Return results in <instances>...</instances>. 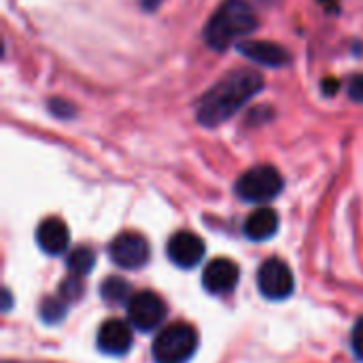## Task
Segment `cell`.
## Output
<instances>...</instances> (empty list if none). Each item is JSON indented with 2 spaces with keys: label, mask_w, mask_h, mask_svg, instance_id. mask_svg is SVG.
I'll return each mask as SVG.
<instances>
[{
  "label": "cell",
  "mask_w": 363,
  "mask_h": 363,
  "mask_svg": "<svg viewBox=\"0 0 363 363\" xmlns=\"http://www.w3.org/2000/svg\"><path fill=\"white\" fill-rule=\"evenodd\" d=\"M351 345H353V351L355 355L363 362V317L355 323L353 328V336H351Z\"/></svg>",
  "instance_id": "d6986e66"
},
{
  "label": "cell",
  "mask_w": 363,
  "mask_h": 363,
  "mask_svg": "<svg viewBox=\"0 0 363 363\" xmlns=\"http://www.w3.org/2000/svg\"><path fill=\"white\" fill-rule=\"evenodd\" d=\"M257 287L268 300H285L294 294V272L277 257L266 259L257 272Z\"/></svg>",
  "instance_id": "8992f818"
},
{
  "label": "cell",
  "mask_w": 363,
  "mask_h": 363,
  "mask_svg": "<svg viewBox=\"0 0 363 363\" xmlns=\"http://www.w3.org/2000/svg\"><path fill=\"white\" fill-rule=\"evenodd\" d=\"M259 28V19L247 0H225L204 28V40L215 51H225L238 38Z\"/></svg>",
  "instance_id": "7a4b0ae2"
},
{
  "label": "cell",
  "mask_w": 363,
  "mask_h": 363,
  "mask_svg": "<svg viewBox=\"0 0 363 363\" xmlns=\"http://www.w3.org/2000/svg\"><path fill=\"white\" fill-rule=\"evenodd\" d=\"M132 347V330L119 319H108L98 330V349L106 355H123Z\"/></svg>",
  "instance_id": "8fae6325"
},
{
  "label": "cell",
  "mask_w": 363,
  "mask_h": 363,
  "mask_svg": "<svg viewBox=\"0 0 363 363\" xmlns=\"http://www.w3.org/2000/svg\"><path fill=\"white\" fill-rule=\"evenodd\" d=\"M66 315V300L64 298H45L40 302V317L45 323H57Z\"/></svg>",
  "instance_id": "2e32d148"
},
{
  "label": "cell",
  "mask_w": 363,
  "mask_h": 363,
  "mask_svg": "<svg viewBox=\"0 0 363 363\" xmlns=\"http://www.w3.org/2000/svg\"><path fill=\"white\" fill-rule=\"evenodd\" d=\"M49 111L60 117V119H70L74 115V106L68 102V100H62V98H53L49 100Z\"/></svg>",
  "instance_id": "ac0fdd59"
},
{
  "label": "cell",
  "mask_w": 363,
  "mask_h": 363,
  "mask_svg": "<svg viewBox=\"0 0 363 363\" xmlns=\"http://www.w3.org/2000/svg\"><path fill=\"white\" fill-rule=\"evenodd\" d=\"M349 96L355 102H363V74H357L349 83Z\"/></svg>",
  "instance_id": "ffe728a7"
},
{
  "label": "cell",
  "mask_w": 363,
  "mask_h": 363,
  "mask_svg": "<svg viewBox=\"0 0 363 363\" xmlns=\"http://www.w3.org/2000/svg\"><path fill=\"white\" fill-rule=\"evenodd\" d=\"M321 89H323V94H325V96H334V94L340 89V83H338L336 79H325V81H323V85H321Z\"/></svg>",
  "instance_id": "44dd1931"
},
{
  "label": "cell",
  "mask_w": 363,
  "mask_h": 363,
  "mask_svg": "<svg viewBox=\"0 0 363 363\" xmlns=\"http://www.w3.org/2000/svg\"><path fill=\"white\" fill-rule=\"evenodd\" d=\"M9 363H11V362H9Z\"/></svg>",
  "instance_id": "d4e9b609"
},
{
  "label": "cell",
  "mask_w": 363,
  "mask_h": 363,
  "mask_svg": "<svg viewBox=\"0 0 363 363\" xmlns=\"http://www.w3.org/2000/svg\"><path fill=\"white\" fill-rule=\"evenodd\" d=\"M264 87V77L253 68H238L219 79L200 100L196 117L202 125L215 128L234 117Z\"/></svg>",
  "instance_id": "6da1fadb"
},
{
  "label": "cell",
  "mask_w": 363,
  "mask_h": 363,
  "mask_svg": "<svg viewBox=\"0 0 363 363\" xmlns=\"http://www.w3.org/2000/svg\"><path fill=\"white\" fill-rule=\"evenodd\" d=\"M138 2H140V6L145 11H155V9H160L164 4V0H138Z\"/></svg>",
  "instance_id": "7402d4cb"
},
{
  "label": "cell",
  "mask_w": 363,
  "mask_h": 363,
  "mask_svg": "<svg viewBox=\"0 0 363 363\" xmlns=\"http://www.w3.org/2000/svg\"><path fill=\"white\" fill-rule=\"evenodd\" d=\"M204 240L187 230H181L177 234L170 236L168 240V257L170 262H174L179 268H194L202 262L204 257Z\"/></svg>",
  "instance_id": "ba28073f"
},
{
  "label": "cell",
  "mask_w": 363,
  "mask_h": 363,
  "mask_svg": "<svg viewBox=\"0 0 363 363\" xmlns=\"http://www.w3.org/2000/svg\"><path fill=\"white\" fill-rule=\"evenodd\" d=\"M96 264V253L89 247H79L74 251H70L68 259H66V268L70 270L72 277H85L87 272H91Z\"/></svg>",
  "instance_id": "5bb4252c"
},
{
  "label": "cell",
  "mask_w": 363,
  "mask_h": 363,
  "mask_svg": "<svg viewBox=\"0 0 363 363\" xmlns=\"http://www.w3.org/2000/svg\"><path fill=\"white\" fill-rule=\"evenodd\" d=\"M83 294V285H81V279L79 277H68L64 283H62V298L68 302V300H77L79 296Z\"/></svg>",
  "instance_id": "e0dca14e"
},
{
  "label": "cell",
  "mask_w": 363,
  "mask_h": 363,
  "mask_svg": "<svg viewBox=\"0 0 363 363\" xmlns=\"http://www.w3.org/2000/svg\"><path fill=\"white\" fill-rule=\"evenodd\" d=\"M100 296H102L106 302H111V304H121V302H125V300L130 302V298H132L134 294H132L128 281H123V279H119V277H108V279L102 283V287H100Z\"/></svg>",
  "instance_id": "9a60e30c"
},
{
  "label": "cell",
  "mask_w": 363,
  "mask_h": 363,
  "mask_svg": "<svg viewBox=\"0 0 363 363\" xmlns=\"http://www.w3.org/2000/svg\"><path fill=\"white\" fill-rule=\"evenodd\" d=\"M266 2H268V0H266Z\"/></svg>",
  "instance_id": "cb8c5ba5"
},
{
  "label": "cell",
  "mask_w": 363,
  "mask_h": 363,
  "mask_svg": "<svg viewBox=\"0 0 363 363\" xmlns=\"http://www.w3.org/2000/svg\"><path fill=\"white\" fill-rule=\"evenodd\" d=\"M108 255L119 268L136 270L149 262L151 251H149V242L145 236H140L136 232H123L111 242Z\"/></svg>",
  "instance_id": "52a82bcc"
},
{
  "label": "cell",
  "mask_w": 363,
  "mask_h": 363,
  "mask_svg": "<svg viewBox=\"0 0 363 363\" xmlns=\"http://www.w3.org/2000/svg\"><path fill=\"white\" fill-rule=\"evenodd\" d=\"M36 242L38 247L49 253V255H60L68 249L70 242V232L66 228V223L57 217H49L45 219L38 230H36Z\"/></svg>",
  "instance_id": "7c38bea8"
},
{
  "label": "cell",
  "mask_w": 363,
  "mask_h": 363,
  "mask_svg": "<svg viewBox=\"0 0 363 363\" xmlns=\"http://www.w3.org/2000/svg\"><path fill=\"white\" fill-rule=\"evenodd\" d=\"M238 279H240V270L228 257H217V259L208 262L204 272H202L204 289L208 294H215V296L230 294L238 285Z\"/></svg>",
  "instance_id": "9c48e42d"
},
{
  "label": "cell",
  "mask_w": 363,
  "mask_h": 363,
  "mask_svg": "<svg viewBox=\"0 0 363 363\" xmlns=\"http://www.w3.org/2000/svg\"><path fill=\"white\" fill-rule=\"evenodd\" d=\"M277 230H279V215H277V211L266 208V206L253 211L245 221V234H247V238H251L255 242L272 238L277 234Z\"/></svg>",
  "instance_id": "4fadbf2b"
},
{
  "label": "cell",
  "mask_w": 363,
  "mask_h": 363,
  "mask_svg": "<svg viewBox=\"0 0 363 363\" xmlns=\"http://www.w3.org/2000/svg\"><path fill=\"white\" fill-rule=\"evenodd\" d=\"M166 317V302L153 291H138L128 302V319L130 325L138 332L155 330Z\"/></svg>",
  "instance_id": "5b68a950"
},
{
  "label": "cell",
  "mask_w": 363,
  "mask_h": 363,
  "mask_svg": "<svg viewBox=\"0 0 363 363\" xmlns=\"http://www.w3.org/2000/svg\"><path fill=\"white\" fill-rule=\"evenodd\" d=\"M9 306H11V294L4 291V311H9Z\"/></svg>",
  "instance_id": "603a6c76"
},
{
  "label": "cell",
  "mask_w": 363,
  "mask_h": 363,
  "mask_svg": "<svg viewBox=\"0 0 363 363\" xmlns=\"http://www.w3.org/2000/svg\"><path fill=\"white\" fill-rule=\"evenodd\" d=\"M236 49L247 60L262 64V66H270V68H281L291 60L287 49L272 40H242L236 45Z\"/></svg>",
  "instance_id": "30bf717a"
},
{
  "label": "cell",
  "mask_w": 363,
  "mask_h": 363,
  "mask_svg": "<svg viewBox=\"0 0 363 363\" xmlns=\"http://www.w3.org/2000/svg\"><path fill=\"white\" fill-rule=\"evenodd\" d=\"M198 349V334L189 323H172L153 340L155 363H187Z\"/></svg>",
  "instance_id": "3957f363"
},
{
  "label": "cell",
  "mask_w": 363,
  "mask_h": 363,
  "mask_svg": "<svg viewBox=\"0 0 363 363\" xmlns=\"http://www.w3.org/2000/svg\"><path fill=\"white\" fill-rule=\"evenodd\" d=\"M283 189V177L274 166H255L247 170L238 183H236V194L245 202H268L277 198Z\"/></svg>",
  "instance_id": "277c9868"
}]
</instances>
